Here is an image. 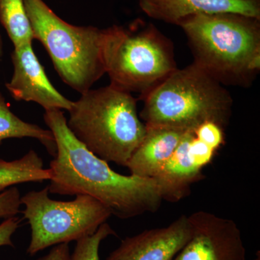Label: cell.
<instances>
[{"label": "cell", "mask_w": 260, "mask_h": 260, "mask_svg": "<svg viewBox=\"0 0 260 260\" xmlns=\"http://www.w3.org/2000/svg\"><path fill=\"white\" fill-rule=\"evenodd\" d=\"M190 235L189 218L181 215L168 226L126 238L105 260H173Z\"/></svg>", "instance_id": "cell-11"}, {"label": "cell", "mask_w": 260, "mask_h": 260, "mask_svg": "<svg viewBox=\"0 0 260 260\" xmlns=\"http://www.w3.org/2000/svg\"><path fill=\"white\" fill-rule=\"evenodd\" d=\"M111 235H116L115 232L107 222L103 223L93 234L77 241L70 260H100L99 247L102 241Z\"/></svg>", "instance_id": "cell-17"}, {"label": "cell", "mask_w": 260, "mask_h": 260, "mask_svg": "<svg viewBox=\"0 0 260 260\" xmlns=\"http://www.w3.org/2000/svg\"><path fill=\"white\" fill-rule=\"evenodd\" d=\"M49 193L47 186L21 197L24 218L31 231L27 249L30 256L49 246L92 235L112 215L107 206L88 195H76L72 201H58L51 199Z\"/></svg>", "instance_id": "cell-7"}, {"label": "cell", "mask_w": 260, "mask_h": 260, "mask_svg": "<svg viewBox=\"0 0 260 260\" xmlns=\"http://www.w3.org/2000/svg\"><path fill=\"white\" fill-rule=\"evenodd\" d=\"M34 39L50 56L64 83L80 93L106 74L107 28L67 23L44 0H23Z\"/></svg>", "instance_id": "cell-5"}, {"label": "cell", "mask_w": 260, "mask_h": 260, "mask_svg": "<svg viewBox=\"0 0 260 260\" xmlns=\"http://www.w3.org/2000/svg\"><path fill=\"white\" fill-rule=\"evenodd\" d=\"M145 127L144 138L125 167L133 175L155 179L187 132L161 126Z\"/></svg>", "instance_id": "cell-13"}, {"label": "cell", "mask_w": 260, "mask_h": 260, "mask_svg": "<svg viewBox=\"0 0 260 260\" xmlns=\"http://www.w3.org/2000/svg\"><path fill=\"white\" fill-rule=\"evenodd\" d=\"M25 138L39 140L49 153L55 157L56 142L51 130L20 119L11 112L4 95L0 91V145L5 140Z\"/></svg>", "instance_id": "cell-15"}, {"label": "cell", "mask_w": 260, "mask_h": 260, "mask_svg": "<svg viewBox=\"0 0 260 260\" xmlns=\"http://www.w3.org/2000/svg\"><path fill=\"white\" fill-rule=\"evenodd\" d=\"M0 23L14 48L31 44L34 40L23 0H0Z\"/></svg>", "instance_id": "cell-16"}, {"label": "cell", "mask_w": 260, "mask_h": 260, "mask_svg": "<svg viewBox=\"0 0 260 260\" xmlns=\"http://www.w3.org/2000/svg\"><path fill=\"white\" fill-rule=\"evenodd\" d=\"M70 247L68 244H60L54 246L47 255L37 260H70Z\"/></svg>", "instance_id": "cell-21"}, {"label": "cell", "mask_w": 260, "mask_h": 260, "mask_svg": "<svg viewBox=\"0 0 260 260\" xmlns=\"http://www.w3.org/2000/svg\"><path fill=\"white\" fill-rule=\"evenodd\" d=\"M223 130L215 123L207 122L198 126L194 135L202 143L217 150L224 143Z\"/></svg>", "instance_id": "cell-18"}, {"label": "cell", "mask_w": 260, "mask_h": 260, "mask_svg": "<svg viewBox=\"0 0 260 260\" xmlns=\"http://www.w3.org/2000/svg\"><path fill=\"white\" fill-rule=\"evenodd\" d=\"M52 171L44 169L39 154L30 150L22 158L7 161L0 159V192L16 184L50 180Z\"/></svg>", "instance_id": "cell-14"}, {"label": "cell", "mask_w": 260, "mask_h": 260, "mask_svg": "<svg viewBox=\"0 0 260 260\" xmlns=\"http://www.w3.org/2000/svg\"><path fill=\"white\" fill-rule=\"evenodd\" d=\"M215 150L187 132L172 156L155 178L162 199L176 203L189 195L190 186L200 180L202 169L211 162Z\"/></svg>", "instance_id": "cell-10"}, {"label": "cell", "mask_w": 260, "mask_h": 260, "mask_svg": "<svg viewBox=\"0 0 260 260\" xmlns=\"http://www.w3.org/2000/svg\"><path fill=\"white\" fill-rule=\"evenodd\" d=\"M13 73L6 88L16 101L32 102L45 111H69L73 102L61 95L49 81L31 44L14 48L11 54Z\"/></svg>", "instance_id": "cell-9"}, {"label": "cell", "mask_w": 260, "mask_h": 260, "mask_svg": "<svg viewBox=\"0 0 260 260\" xmlns=\"http://www.w3.org/2000/svg\"><path fill=\"white\" fill-rule=\"evenodd\" d=\"M68 112L67 124L80 143L102 160L123 167L146 131L136 99L111 84L82 93Z\"/></svg>", "instance_id": "cell-3"}, {"label": "cell", "mask_w": 260, "mask_h": 260, "mask_svg": "<svg viewBox=\"0 0 260 260\" xmlns=\"http://www.w3.org/2000/svg\"><path fill=\"white\" fill-rule=\"evenodd\" d=\"M3 42L2 39L1 35H0V56H3Z\"/></svg>", "instance_id": "cell-22"}, {"label": "cell", "mask_w": 260, "mask_h": 260, "mask_svg": "<svg viewBox=\"0 0 260 260\" xmlns=\"http://www.w3.org/2000/svg\"><path fill=\"white\" fill-rule=\"evenodd\" d=\"M149 18L177 25L192 15L234 13L260 19V0H139Z\"/></svg>", "instance_id": "cell-12"}, {"label": "cell", "mask_w": 260, "mask_h": 260, "mask_svg": "<svg viewBox=\"0 0 260 260\" xmlns=\"http://www.w3.org/2000/svg\"><path fill=\"white\" fill-rule=\"evenodd\" d=\"M21 196L16 186H12L0 192V218L15 217L20 212Z\"/></svg>", "instance_id": "cell-19"}, {"label": "cell", "mask_w": 260, "mask_h": 260, "mask_svg": "<svg viewBox=\"0 0 260 260\" xmlns=\"http://www.w3.org/2000/svg\"><path fill=\"white\" fill-rule=\"evenodd\" d=\"M193 63L222 85L249 86L260 70V19L234 13L192 15L177 24Z\"/></svg>", "instance_id": "cell-2"}, {"label": "cell", "mask_w": 260, "mask_h": 260, "mask_svg": "<svg viewBox=\"0 0 260 260\" xmlns=\"http://www.w3.org/2000/svg\"><path fill=\"white\" fill-rule=\"evenodd\" d=\"M20 225V220L17 217L6 218L0 223V246H13L12 237Z\"/></svg>", "instance_id": "cell-20"}, {"label": "cell", "mask_w": 260, "mask_h": 260, "mask_svg": "<svg viewBox=\"0 0 260 260\" xmlns=\"http://www.w3.org/2000/svg\"><path fill=\"white\" fill-rule=\"evenodd\" d=\"M188 218L190 237L173 260H246L242 233L232 219L205 211Z\"/></svg>", "instance_id": "cell-8"}, {"label": "cell", "mask_w": 260, "mask_h": 260, "mask_svg": "<svg viewBox=\"0 0 260 260\" xmlns=\"http://www.w3.org/2000/svg\"><path fill=\"white\" fill-rule=\"evenodd\" d=\"M44 119L54 135L56 154L50 162L51 194L88 195L121 219L134 218L160 208L162 193L157 181L114 172L72 133L60 109L45 111Z\"/></svg>", "instance_id": "cell-1"}, {"label": "cell", "mask_w": 260, "mask_h": 260, "mask_svg": "<svg viewBox=\"0 0 260 260\" xmlns=\"http://www.w3.org/2000/svg\"><path fill=\"white\" fill-rule=\"evenodd\" d=\"M141 98L145 125L194 133L212 122L224 129L232 116L233 99L226 88L193 62L174 70Z\"/></svg>", "instance_id": "cell-4"}, {"label": "cell", "mask_w": 260, "mask_h": 260, "mask_svg": "<svg viewBox=\"0 0 260 260\" xmlns=\"http://www.w3.org/2000/svg\"><path fill=\"white\" fill-rule=\"evenodd\" d=\"M106 73L111 85L141 97L177 69L172 42L153 24L107 28Z\"/></svg>", "instance_id": "cell-6"}]
</instances>
